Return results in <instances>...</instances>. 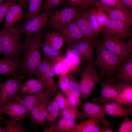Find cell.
<instances>
[{
  "label": "cell",
  "instance_id": "12",
  "mask_svg": "<svg viewBox=\"0 0 132 132\" xmlns=\"http://www.w3.org/2000/svg\"><path fill=\"white\" fill-rule=\"evenodd\" d=\"M56 90L47 89L40 94L24 95L17 96L11 101L19 104L23 106L29 112L33 108L39 105L46 98L52 96L56 92Z\"/></svg>",
  "mask_w": 132,
  "mask_h": 132
},
{
  "label": "cell",
  "instance_id": "25",
  "mask_svg": "<svg viewBox=\"0 0 132 132\" xmlns=\"http://www.w3.org/2000/svg\"><path fill=\"white\" fill-rule=\"evenodd\" d=\"M43 59L52 63L63 62L64 57L59 52L52 48L45 42H42L41 46Z\"/></svg>",
  "mask_w": 132,
  "mask_h": 132
},
{
  "label": "cell",
  "instance_id": "6",
  "mask_svg": "<svg viewBox=\"0 0 132 132\" xmlns=\"http://www.w3.org/2000/svg\"><path fill=\"white\" fill-rule=\"evenodd\" d=\"M80 7H65L53 11L50 10L46 27H52L57 30L72 21L80 13Z\"/></svg>",
  "mask_w": 132,
  "mask_h": 132
},
{
  "label": "cell",
  "instance_id": "36",
  "mask_svg": "<svg viewBox=\"0 0 132 132\" xmlns=\"http://www.w3.org/2000/svg\"><path fill=\"white\" fill-rule=\"evenodd\" d=\"M69 5L68 0H46L43 3L42 10L43 11L61 7L65 8L68 7Z\"/></svg>",
  "mask_w": 132,
  "mask_h": 132
},
{
  "label": "cell",
  "instance_id": "17",
  "mask_svg": "<svg viewBox=\"0 0 132 132\" xmlns=\"http://www.w3.org/2000/svg\"><path fill=\"white\" fill-rule=\"evenodd\" d=\"M48 89L45 84L41 80L33 77L22 84L18 96L22 95L37 94Z\"/></svg>",
  "mask_w": 132,
  "mask_h": 132
},
{
  "label": "cell",
  "instance_id": "49",
  "mask_svg": "<svg viewBox=\"0 0 132 132\" xmlns=\"http://www.w3.org/2000/svg\"><path fill=\"white\" fill-rule=\"evenodd\" d=\"M9 0H0V3Z\"/></svg>",
  "mask_w": 132,
  "mask_h": 132
},
{
  "label": "cell",
  "instance_id": "51",
  "mask_svg": "<svg viewBox=\"0 0 132 132\" xmlns=\"http://www.w3.org/2000/svg\"></svg>",
  "mask_w": 132,
  "mask_h": 132
},
{
  "label": "cell",
  "instance_id": "41",
  "mask_svg": "<svg viewBox=\"0 0 132 132\" xmlns=\"http://www.w3.org/2000/svg\"><path fill=\"white\" fill-rule=\"evenodd\" d=\"M18 0H9L0 3V24L5 17L10 8L17 3Z\"/></svg>",
  "mask_w": 132,
  "mask_h": 132
},
{
  "label": "cell",
  "instance_id": "47",
  "mask_svg": "<svg viewBox=\"0 0 132 132\" xmlns=\"http://www.w3.org/2000/svg\"><path fill=\"white\" fill-rule=\"evenodd\" d=\"M18 0L19 2L22 1L23 2L25 6L26 5L27 1V0Z\"/></svg>",
  "mask_w": 132,
  "mask_h": 132
},
{
  "label": "cell",
  "instance_id": "32",
  "mask_svg": "<svg viewBox=\"0 0 132 132\" xmlns=\"http://www.w3.org/2000/svg\"><path fill=\"white\" fill-rule=\"evenodd\" d=\"M38 105L28 112L27 117L31 120L30 124L33 125L35 129L37 127L36 125H38L41 126L44 129L46 119L39 110Z\"/></svg>",
  "mask_w": 132,
  "mask_h": 132
},
{
  "label": "cell",
  "instance_id": "44",
  "mask_svg": "<svg viewBox=\"0 0 132 132\" xmlns=\"http://www.w3.org/2000/svg\"><path fill=\"white\" fill-rule=\"evenodd\" d=\"M96 7L97 11L96 18L97 22L100 26L104 30L106 26L107 19L109 17L106 13L101 9Z\"/></svg>",
  "mask_w": 132,
  "mask_h": 132
},
{
  "label": "cell",
  "instance_id": "24",
  "mask_svg": "<svg viewBox=\"0 0 132 132\" xmlns=\"http://www.w3.org/2000/svg\"><path fill=\"white\" fill-rule=\"evenodd\" d=\"M82 9L80 14L74 19V21L86 37L99 40V37L96 36L91 26L82 13Z\"/></svg>",
  "mask_w": 132,
  "mask_h": 132
},
{
  "label": "cell",
  "instance_id": "33",
  "mask_svg": "<svg viewBox=\"0 0 132 132\" xmlns=\"http://www.w3.org/2000/svg\"><path fill=\"white\" fill-rule=\"evenodd\" d=\"M103 5L119 10L124 13L132 21V12L120 0H96Z\"/></svg>",
  "mask_w": 132,
  "mask_h": 132
},
{
  "label": "cell",
  "instance_id": "42",
  "mask_svg": "<svg viewBox=\"0 0 132 132\" xmlns=\"http://www.w3.org/2000/svg\"><path fill=\"white\" fill-rule=\"evenodd\" d=\"M69 5L73 7L86 8L94 5L96 0H68Z\"/></svg>",
  "mask_w": 132,
  "mask_h": 132
},
{
  "label": "cell",
  "instance_id": "31",
  "mask_svg": "<svg viewBox=\"0 0 132 132\" xmlns=\"http://www.w3.org/2000/svg\"><path fill=\"white\" fill-rule=\"evenodd\" d=\"M77 124L75 121L60 118L50 132H71Z\"/></svg>",
  "mask_w": 132,
  "mask_h": 132
},
{
  "label": "cell",
  "instance_id": "23",
  "mask_svg": "<svg viewBox=\"0 0 132 132\" xmlns=\"http://www.w3.org/2000/svg\"><path fill=\"white\" fill-rule=\"evenodd\" d=\"M99 119L89 118L77 124L71 132H102Z\"/></svg>",
  "mask_w": 132,
  "mask_h": 132
},
{
  "label": "cell",
  "instance_id": "3",
  "mask_svg": "<svg viewBox=\"0 0 132 132\" xmlns=\"http://www.w3.org/2000/svg\"><path fill=\"white\" fill-rule=\"evenodd\" d=\"M20 25L0 30V46L3 59H20L21 50Z\"/></svg>",
  "mask_w": 132,
  "mask_h": 132
},
{
  "label": "cell",
  "instance_id": "48",
  "mask_svg": "<svg viewBox=\"0 0 132 132\" xmlns=\"http://www.w3.org/2000/svg\"><path fill=\"white\" fill-rule=\"evenodd\" d=\"M0 132H5L4 127L0 126Z\"/></svg>",
  "mask_w": 132,
  "mask_h": 132
},
{
  "label": "cell",
  "instance_id": "27",
  "mask_svg": "<svg viewBox=\"0 0 132 132\" xmlns=\"http://www.w3.org/2000/svg\"><path fill=\"white\" fill-rule=\"evenodd\" d=\"M82 12L91 26L96 36L99 37V33L103 29L97 22L96 7L93 5L89 8H82Z\"/></svg>",
  "mask_w": 132,
  "mask_h": 132
},
{
  "label": "cell",
  "instance_id": "29",
  "mask_svg": "<svg viewBox=\"0 0 132 132\" xmlns=\"http://www.w3.org/2000/svg\"><path fill=\"white\" fill-rule=\"evenodd\" d=\"M0 120L5 121L6 126L4 127L5 132H29V128L26 129L22 126L24 121H18L13 119L7 120L0 116Z\"/></svg>",
  "mask_w": 132,
  "mask_h": 132
},
{
  "label": "cell",
  "instance_id": "14",
  "mask_svg": "<svg viewBox=\"0 0 132 132\" xmlns=\"http://www.w3.org/2000/svg\"><path fill=\"white\" fill-rule=\"evenodd\" d=\"M28 112L23 105L11 101L0 108V116L6 114L11 119L19 121H24L25 119L28 117Z\"/></svg>",
  "mask_w": 132,
  "mask_h": 132
},
{
  "label": "cell",
  "instance_id": "10",
  "mask_svg": "<svg viewBox=\"0 0 132 132\" xmlns=\"http://www.w3.org/2000/svg\"><path fill=\"white\" fill-rule=\"evenodd\" d=\"M132 26L122 21L108 17L102 33L116 39L125 40L127 37L132 36Z\"/></svg>",
  "mask_w": 132,
  "mask_h": 132
},
{
  "label": "cell",
  "instance_id": "2",
  "mask_svg": "<svg viewBox=\"0 0 132 132\" xmlns=\"http://www.w3.org/2000/svg\"><path fill=\"white\" fill-rule=\"evenodd\" d=\"M96 58L94 65L99 67L101 70L98 74L104 77L105 80L114 78L118 73L122 64L127 60L114 54L103 46L99 39L96 40Z\"/></svg>",
  "mask_w": 132,
  "mask_h": 132
},
{
  "label": "cell",
  "instance_id": "45",
  "mask_svg": "<svg viewBox=\"0 0 132 132\" xmlns=\"http://www.w3.org/2000/svg\"><path fill=\"white\" fill-rule=\"evenodd\" d=\"M100 124L102 125V132H114L113 130V126L110 121L104 117L101 118L99 120Z\"/></svg>",
  "mask_w": 132,
  "mask_h": 132
},
{
  "label": "cell",
  "instance_id": "7",
  "mask_svg": "<svg viewBox=\"0 0 132 132\" xmlns=\"http://www.w3.org/2000/svg\"><path fill=\"white\" fill-rule=\"evenodd\" d=\"M102 45L115 55L127 60L132 57V36L128 41L118 39L102 33L100 39Z\"/></svg>",
  "mask_w": 132,
  "mask_h": 132
},
{
  "label": "cell",
  "instance_id": "28",
  "mask_svg": "<svg viewBox=\"0 0 132 132\" xmlns=\"http://www.w3.org/2000/svg\"><path fill=\"white\" fill-rule=\"evenodd\" d=\"M45 42L55 49L60 52L65 41L64 35L61 33H47L44 35Z\"/></svg>",
  "mask_w": 132,
  "mask_h": 132
},
{
  "label": "cell",
  "instance_id": "30",
  "mask_svg": "<svg viewBox=\"0 0 132 132\" xmlns=\"http://www.w3.org/2000/svg\"><path fill=\"white\" fill-rule=\"evenodd\" d=\"M43 0H30L28 7L24 15V23L33 16L40 13L43 4Z\"/></svg>",
  "mask_w": 132,
  "mask_h": 132
},
{
  "label": "cell",
  "instance_id": "46",
  "mask_svg": "<svg viewBox=\"0 0 132 132\" xmlns=\"http://www.w3.org/2000/svg\"><path fill=\"white\" fill-rule=\"evenodd\" d=\"M131 11H132V0H120Z\"/></svg>",
  "mask_w": 132,
  "mask_h": 132
},
{
  "label": "cell",
  "instance_id": "16",
  "mask_svg": "<svg viewBox=\"0 0 132 132\" xmlns=\"http://www.w3.org/2000/svg\"><path fill=\"white\" fill-rule=\"evenodd\" d=\"M25 5L22 1L12 6L8 11L5 17V21L3 27L8 28L15 25L24 17L22 9Z\"/></svg>",
  "mask_w": 132,
  "mask_h": 132
},
{
  "label": "cell",
  "instance_id": "5",
  "mask_svg": "<svg viewBox=\"0 0 132 132\" xmlns=\"http://www.w3.org/2000/svg\"><path fill=\"white\" fill-rule=\"evenodd\" d=\"M99 83L101 87V93L98 98L93 99L94 103L103 105L108 101L112 100L126 105L121 93L124 85L111 79L103 82L101 80Z\"/></svg>",
  "mask_w": 132,
  "mask_h": 132
},
{
  "label": "cell",
  "instance_id": "38",
  "mask_svg": "<svg viewBox=\"0 0 132 132\" xmlns=\"http://www.w3.org/2000/svg\"><path fill=\"white\" fill-rule=\"evenodd\" d=\"M58 76V86L63 93L66 95L68 92V87L69 80L68 73Z\"/></svg>",
  "mask_w": 132,
  "mask_h": 132
},
{
  "label": "cell",
  "instance_id": "43",
  "mask_svg": "<svg viewBox=\"0 0 132 132\" xmlns=\"http://www.w3.org/2000/svg\"><path fill=\"white\" fill-rule=\"evenodd\" d=\"M125 119L123 121L118 129L116 132H132V121L128 116L124 117Z\"/></svg>",
  "mask_w": 132,
  "mask_h": 132
},
{
  "label": "cell",
  "instance_id": "35",
  "mask_svg": "<svg viewBox=\"0 0 132 132\" xmlns=\"http://www.w3.org/2000/svg\"><path fill=\"white\" fill-rule=\"evenodd\" d=\"M68 74L69 77V80L67 93L75 98L81 100L80 98L81 95L79 88V81L76 79L72 74L70 72H68Z\"/></svg>",
  "mask_w": 132,
  "mask_h": 132
},
{
  "label": "cell",
  "instance_id": "20",
  "mask_svg": "<svg viewBox=\"0 0 132 132\" xmlns=\"http://www.w3.org/2000/svg\"><path fill=\"white\" fill-rule=\"evenodd\" d=\"M82 116L81 120L92 118L100 119L106 115L103 105L86 102L82 105Z\"/></svg>",
  "mask_w": 132,
  "mask_h": 132
},
{
  "label": "cell",
  "instance_id": "34",
  "mask_svg": "<svg viewBox=\"0 0 132 132\" xmlns=\"http://www.w3.org/2000/svg\"><path fill=\"white\" fill-rule=\"evenodd\" d=\"M82 116V112L78 110V108L72 107L61 110L59 118L75 121L81 119Z\"/></svg>",
  "mask_w": 132,
  "mask_h": 132
},
{
  "label": "cell",
  "instance_id": "1",
  "mask_svg": "<svg viewBox=\"0 0 132 132\" xmlns=\"http://www.w3.org/2000/svg\"><path fill=\"white\" fill-rule=\"evenodd\" d=\"M44 34L41 31L32 37H26L22 42L23 58L18 76L22 73L29 79L33 77L42 60L40 49Z\"/></svg>",
  "mask_w": 132,
  "mask_h": 132
},
{
  "label": "cell",
  "instance_id": "39",
  "mask_svg": "<svg viewBox=\"0 0 132 132\" xmlns=\"http://www.w3.org/2000/svg\"><path fill=\"white\" fill-rule=\"evenodd\" d=\"M121 93L126 105L130 107H132V84L126 86L124 85L121 89Z\"/></svg>",
  "mask_w": 132,
  "mask_h": 132
},
{
  "label": "cell",
  "instance_id": "8",
  "mask_svg": "<svg viewBox=\"0 0 132 132\" xmlns=\"http://www.w3.org/2000/svg\"><path fill=\"white\" fill-rule=\"evenodd\" d=\"M26 77V75L21 73L18 76L0 83V108L18 96L23 84V80Z\"/></svg>",
  "mask_w": 132,
  "mask_h": 132
},
{
  "label": "cell",
  "instance_id": "15",
  "mask_svg": "<svg viewBox=\"0 0 132 132\" xmlns=\"http://www.w3.org/2000/svg\"><path fill=\"white\" fill-rule=\"evenodd\" d=\"M57 30L65 37L67 46L75 41L86 37L73 20Z\"/></svg>",
  "mask_w": 132,
  "mask_h": 132
},
{
  "label": "cell",
  "instance_id": "19",
  "mask_svg": "<svg viewBox=\"0 0 132 132\" xmlns=\"http://www.w3.org/2000/svg\"><path fill=\"white\" fill-rule=\"evenodd\" d=\"M111 79L124 86L132 84V57L128 59L122 64L117 75Z\"/></svg>",
  "mask_w": 132,
  "mask_h": 132
},
{
  "label": "cell",
  "instance_id": "50",
  "mask_svg": "<svg viewBox=\"0 0 132 132\" xmlns=\"http://www.w3.org/2000/svg\"><path fill=\"white\" fill-rule=\"evenodd\" d=\"M1 54V48L0 46V55Z\"/></svg>",
  "mask_w": 132,
  "mask_h": 132
},
{
  "label": "cell",
  "instance_id": "21",
  "mask_svg": "<svg viewBox=\"0 0 132 132\" xmlns=\"http://www.w3.org/2000/svg\"><path fill=\"white\" fill-rule=\"evenodd\" d=\"M22 63L21 59L0 60V74L17 77Z\"/></svg>",
  "mask_w": 132,
  "mask_h": 132
},
{
  "label": "cell",
  "instance_id": "11",
  "mask_svg": "<svg viewBox=\"0 0 132 132\" xmlns=\"http://www.w3.org/2000/svg\"><path fill=\"white\" fill-rule=\"evenodd\" d=\"M50 11H43L26 21L21 28V33H24L26 37L30 38L40 31L43 28L46 27Z\"/></svg>",
  "mask_w": 132,
  "mask_h": 132
},
{
  "label": "cell",
  "instance_id": "18",
  "mask_svg": "<svg viewBox=\"0 0 132 132\" xmlns=\"http://www.w3.org/2000/svg\"><path fill=\"white\" fill-rule=\"evenodd\" d=\"M106 115L119 117L132 115V108H128L114 101L110 100L104 104Z\"/></svg>",
  "mask_w": 132,
  "mask_h": 132
},
{
  "label": "cell",
  "instance_id": "40",
  "mask_svg": "<svg viewBox=\"0 0 132 132\" xmlns=\"http://www.w3.org/2000/svg\"><path fill=\"white\" fill-rule=\"evenodd\" d=\"M49 62L52 65L55 75L58 76L70 72L69 68L63 62L56 63Z\"/></svg>",
  "mask_w": 132,
  "mask_h": 132
},
{
  "label": "cell",
  "instance_id": "26",
  "mask_svg": "<svg viewBox=\"0 0 132 132\" xmlns=\"http://www.w3.org/2000/svg\"><path fill=\"white\" fill-rule=\"evenodd\" d=\"M84 60L81 57L74 54L71 50L67 49L66 55L64 57V62L69 67L70 72L80 75L79 66Z\"/></svg>",
  "mask_w": 132,
  "mask_h": 132
},
{
  "label": "cell",
  "instance_id": "22",
  "mask_svg": "<svg viewBox=\"0 0 132 132\" xmlns=\"http://www.w3.org/2000/svg\"><path fill=\"white\" fill-rule=\"evenodd\" d=\"M94 5L106 13L109 18L122 21L132 26V21L121 11L104 5L96 0Z\"/></svg>",
  "mask_w": 132,
  "mask_h": 132
},
{
  "label": "cell",
  "instance_id": "13",
  "mask_svg": "<svg viewBox=\"0 0 132 132\" xmlns=\"http://www.w3.org/2000/svg\"><path fill=\"white\" fill-rule=\"evenodd\" d=\"M35 74L36 75L37 78L42 81L48 89H58L54 79L55 74L52 65L49 61L43 59Z\"/></svg>",
  "mask_w": 132,
  "mask_h": 132
},
{
  "label": "cell",
  "instance_id": "4",
  "mask_svg": "<svg viewBox=\"0 0 132 132\" xmlns=\"http://www.w3.org/2000/svg\"><path fill=\"white\" fill-rule=\"evenodd\" d=\"M95 66L86 61L82 62L79 66L81 76L79 81L80 95L86 100L88 98L95 85L101 80Z\"/></svg>",
  "mask_w": 132,
  "mask_h": 132
},
{
  "label": "cell",
  "instance_id": "37",
  "mask_svg": "<svg viewBox=\"0 0 132 132\" xmlns=\"http://www.w3.org/2000/svg\"><path fill=\"white\" fill-rule=\"evenodd\" d=\"M53 99L58 104L61 110L72 107L67 97L64 94L57 93Z\"/></svg>",
  "mask_w": 132,
  "mask_h": 132
},
{
  "label": "cell",
  "instance_id": "9",
  "mask_svg": "<svg viewBox=\"0 0 132 132\" xmlns=\"http://www.w3.org/2000/svg\"><path fill=\"white\" fill-rule=\"evenodd\" d=\"M96 40L86 37L71 44L67 46V49L81 57L84 61L94 65V61L93 58Z\"/></svg>",
  "mask_w": 132,
  "mask_h": 132
}]
</instances>
